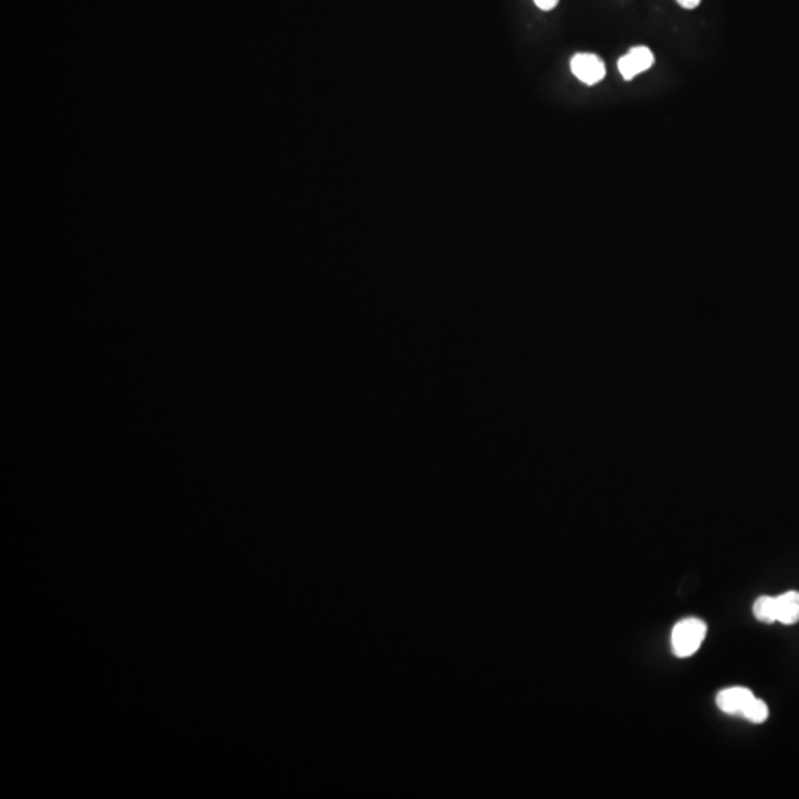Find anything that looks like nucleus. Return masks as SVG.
Segmentation results:
<instances>
[{
    "label": "nucleus",
    "instance_id": "obj_1",
    "mask_svg": "<svg viewBox=\"0 0 799 799\" xmlns=\"http://www.w3.org/2000/svg\"><path fill=\"white\" fill-rule=\"evenodd\" d=\"M754 616L763 624L795 625L799 620V592H784L780 597H759L754 603Z\"/></svg>",
    "mask_w": 799,
    "mask_h": 799
},
{
    "label": "nucleus",
    "instance_id": "obj_2",
    "mask_svg": "<svg viewBox=\"0 0 799 799\" xmlns=\"http://www.w3.org/2000/svg\"><path fill=\"white\" fill-rule=\"evenodd\" d=\"M707 626L704 620L687 617L679 620L672 629V652L676 657H690L699 650L706 636Z\"/></svg>",
    "mask_w": 799,
    "mask_h": 799
},
{
    "label": "nucleus",
    "instance_id": "obj_3",
    "mask_svg": "<svg viewBox=\"0 0 799 799\" xmlns=\"http://www.w3.org/2000/svg\"><path fill=\"white\" fill-rule=\"evenodd\" d=\"M570 68L580 82L597 84L606 77V64L596 54H576L570 61Z\"/></svg>",
    "mask_w": 799,
    "mask_h": 799
},
{
    "label": "nucleus",
    "instance_id": "obj_4",
    "mask_svg": "<svg viewBox=\"0 0 799 799\" xmlns=\"http://www.w3.org/2000/svg\"><path fill=\"white\" fill-rule=\"evenodd\" d=\"M755 699L754 693L746 687H730L716 695V706L727 715L744 716L747 706Z\"/></svg>",
    "mask_w": 799,
    "mask_h": 799
},
{
    "label": "nucleus",
    "instance_id": "obj_5",
    "mask_svg": "<svg viewBox=\"0 0 799 799\" xmlns=\"http://www.w3.org/2000/svg\"><path fill=\"white\" fill-rule=\"evenodd\" d=\"M653 64H655V55L646 46L632 48L617 63L620 74L624 76L625 80H632L639 73L647 72L648 68H652Z\"/></svg>",
    "mask_w": 799,
    "mask_h": 799
},
{
    "label": "nucleus",
    "instance_id": "obj_6",
    "mask_svg": "<svg viewBox=\"0 0 799 799\" xmlns=\"http://www.w3.org/2000/svg\"><path fill=\"white\" fill-rule=\"evenodd\" d=\"M768 715H770V711H768L765 702L755 697V699L752 700L751 705L747 706L742 718L747 719V721H751L754 724H763L764 721H767Z\"/></svg>",
    "mask_w": 799,
    "mask_h": 799
},
{
    "label": "nucleus",
    "instance_id": "obj_7",
    "mask_svg": "<svg viewBox=\"0 0 799 799\" xmlns=\"http://www.w3.org/2000/svg\"><path fill=\"white\" fill-rule=\"evenodd\" d=\"M559 0H535L536 6L542 11H552L558 5Z\"/></svg>",
    "mask_w": 799,
    "mask_h": 799
},
{
    "label": "nucleus",
    "instance_id": "obj_8",
    "mask_svg": "<svg viewBox=\"0 0 799 799\" xmlns=\"http://www.w3.org/2000/svg\"><path fill=\"white\" fill-rule=\"evenodd\" d=\"M676 2H678L679 6H683L684 9H695L699 6L702 0H676Z\"/></svg>",
    "mask_w": 799,
    "mask_h": 799
}]
</instances>
